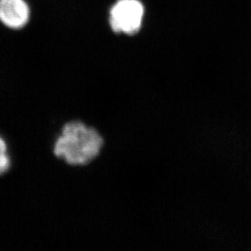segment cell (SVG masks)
I'll return each mask as SVG.
<instances>
[{"label":"cell","instance_id":"obj_1","mask_svg":"<svg viewBox=\"0 0 251 251\" xmlns=\"http://www.w3.org/2000/svg\"><path fill=\"white\" fill-rule=\"evenodd\" d=\"M103 139L95 128L72 121L62 128L54 145V154L70 165H85L99 155Z\"/></svg>","mask_w":251,"mask_h":251},{"label":"cell","instance_id":"obj_2","mask_svg":"<svg viewBox=\"0 0 251 251\" xmlns=\"http://www.w3.org/2000/svg\"><path fill=\"white\" fill-rule=\"evenodd\" d=\"M144 7L138 0H120L111 11L110 22L113 30L133 34L142 26Z\"/></svg>","mask_w":251,"mask_h":251},{"label":"cell","instance_id":"obj_3","mask_svg":"<svg viewBox=\"0 0 251 251\" xmlns=\"http://www.w3.org/2000/svg\"><path fill=\"white\" fill-rule=\"evenodd\" d=\"M29 10L24 0H0V21L7 26L19 28L28 22Z\"/></svg>","mask_w":251,"mask_h":251},{"label":"cell","instance_id":"obj_4","mask_svg":"<svg viewBox=\"0 0 251 251\" xmlns=\"http://www.w3.org/2000/svg\"><path fill=\"white\" fill-rule=\"evenodd\" d=\"M11 168V159L7 154V147L3 138L0 136V176L7 173Z\"/></svg>","mask_w":251,"mask_h":251}]
</instances>
